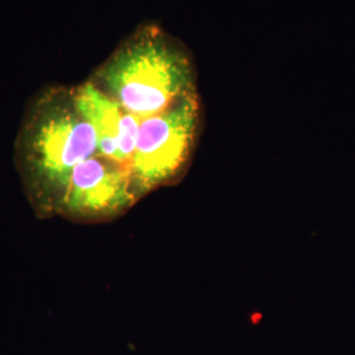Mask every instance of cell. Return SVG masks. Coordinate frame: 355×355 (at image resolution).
Returning a JSON list of instances; mask_svg holds the SVG:
<instances>
[{
  "label": "cell",
  "instance_id": "cell-3",
  "mask_svg": "<svg viewBox=\"0 0 355 355\" xmlns=\"http://www.w3.org/2000/svg\"><path fill=\"white\" fill-rule=\"evenodd\" d=\"M32 150L41 175L64 190L76 166L98 153V136L74 105L54 107L38 120Z\"/></svg>",
  "mask_w": 355,
  "mask_h": 355
},
{
  "label": "cell",
  "instance_id": "cell-5",
  "mask_svg": "<svg viewBox=\"0 0 355 355\" xmlns=\"http://www.w3.org/2000/svg\"><path fill=\"white\" fill-rule=\"evenodd\" d=\"M71 99L76 112L96 132L99 155L129 168L142 119L127 112L94 83L78 87Z\"/></svg>",
  "mask_w": 355,
  "mask_h": 355
},
{
  "label": "cell",
  "instance_id": "cell-4",
  "mask_svg": "<svg viewBox=\"0 0 355 355\" xmlns=\"http://www.w3.org/2000/svg\"><path fill=\"white\" fill-rule=\"evenodd\" d=\"M129 168L102 155L91 157L73 170L64 190V207L73 214L105 215L133 202Z\"/></svg>",
  "mask_w": 355,
  "mask_h": 355
},
{
  "label": "cell",
  "instance_id": "cell-2",
  "mask_svg": "<svg viewBox=\"0 0 355 355\" xmlns=\"http://www.w3.org/2000/svg\"><path fill=\"white\" fill-rule=\"evenodd\" d=\"M199 105L191 91L161 114L141 120L129 171L135 187L149 190L174 177L189 157Z\"/></svg>",
  "mask_w": 355,
  "mask_h": 355
},
{
  "label": "cell",
  "instance_id": "cell-1",
  "mask_svg": "<svg viewBox=\"0 0 355 355\" xmlns=\"http://www.w3.org/2000/svg\"><path fill=\"white\" fill-rule=\"evenodd\" d=\"M99 76V87L140 119L164 112L192 91L190 60L155 28L127 41Z\"/></svg>",
  "mask_w": 355,
  "mask_h": 355
}]
</instances>
